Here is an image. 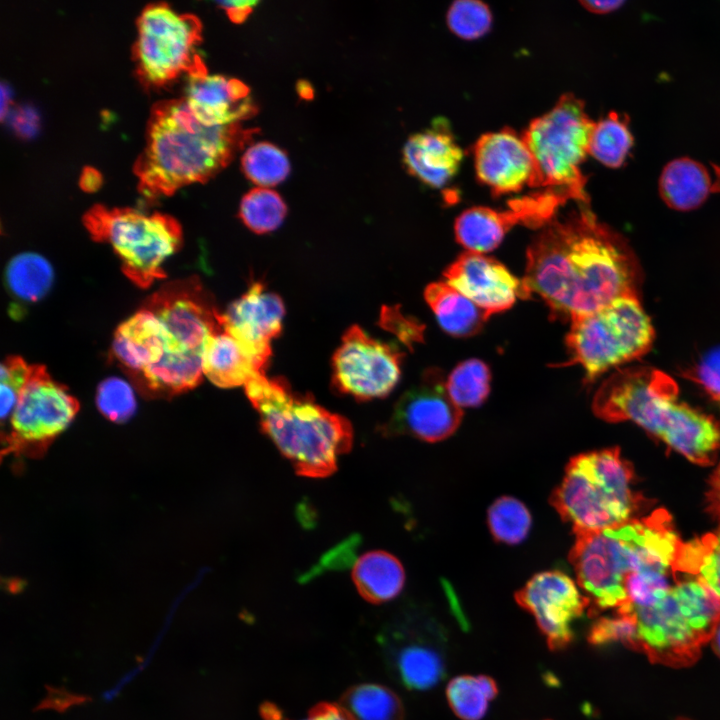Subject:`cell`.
<instances>
[{
  "mask_svg": "<svg viewBox=\"0 0 720 720\" xmlns=\"http://www.w3.org/2000/svg\"><path fill=\"white\" fill-rule=\"evenodd\" d=\"M526 257L525 297L538 295L554 317L571 320L616 298L638 296L640 268L632 249L588 205L544 225Z\"/></svg>",
  "mask_w": 720,
  "mask_h": 720,
  "instance_id": "obj_1",
  "label": "cell"
},
{
  "mask_svg": "<svg viewBox=\"0 0 720 720\" xmlns=\"http://www.w3.org/2000/svg\"><path fill=\"white\" fill-rule=\"evenodd\" d=\"M256 132L239 123L204 125L183 98L159 102L152 108L145 146L134 167L139 190L155 198L205 182L226 167Z\"/></svg>",
  "mask_w": 720,
  "mask_h": 720,
  "instance_id": "obj_2",
  "label": "cell"
},
{
  "mask_svg": "<svg viewBox=\"0 0 720 720\" xmlns=\"http://www.w3.org/2000/svg\"><path fill=\"white\" fill-rule=\"evenodd\" d=\"M574 534L569 561L580 587L599 609L625 607V585L632 577L674 576L682 541L664 509L616 528Z\"/></svg>",
  "mask_w": 720,
  "mask_h": 720,
  "instance_id": "obj_3",
  "label": "cell"
},
{
  "mask_svg": "<svg viewBox=\"0 0 720 720\" xmlns=\"http://www.w3.org/2000/svg\"><path fill=\"white\" fill-rule=\"evenodd\" d=\"M678 386L664 372L620 369L598 388L594 413L608 422L632 421L665 441L691 462H713L720 430L713 418L678 402Z\"/></svg>",
  "mask_w": 720,
  "mask_h": 720,
  "instance_id": "obj_4",
  "label": "cell"
},
{
  "mask_svg": "<svg viewBox=\"0 0 720 720\" xmlns=\"http://www.w3.org/2000/svg\"><path fill=\"white\" fill-rule=\"evenodd\" d=\"M244 388L263 432L297 474L322 478L335 472L338 458L352 445V427L345 417L316 404L310 395L294 392L283 378L260 373Z\"/></svg>",
  "mask_w": 720,
  "mask_h": 720,
  "instance_id": "obj_5",
  "label": "cell"
},
{
  "mask_svg": "<svg viewBox=\"0 0 720 720\" xmlns=\"http://www.w3.org/2000/svg\"><path fill=\"white\" fill-rule=\"evenodd\" d=\"M161 320V361L133 380L148 398H171L202 380L203 353L210 335L222 327V313L197 277L164 284L143 304Z\"/></svg>",
  "mask_w": 720,
  "mask_h": 720,
  "instance_id": "obj_6",
  "label": "cell"
},
{
  "mask_svg": "<svg viewBox=\"0 0 720 720\" xmlns=\"http://www.w3.org/2000/svg\"><path fill=\"white\" fill-rule=\"evenodd\" d=\"M632 470L618 448L570 459L551 505L573 532L616 528L633 520L640 497L632 489Z\"/></svg>",
  "mask_w": 720,
  "mask_h": 720,
  "instance_id": "obj_7",
  "label": "cell"
},
{
  "mask_svg": "<svg viewBox=\"0 0 720 720\" xmlns=\"http://www.w3.org/2000/svg\"><path fill=\"white\" fill-rule=\"evenodd\" d=\"M637 620L639 650L658 663L694 662L701 646L720 622V599L699 578L676 579L654 605L632 611Z\"/></svg>",
  "mask_w": 720,
  "mask_h": 720,
  "instance_id": "obj_8",
  "label": "cell"
},
{
  "mask_svg": "<svg viewBox=\"0 0 720 720\" xmlns=\"http://www.w3.org/2000/svg\"><path fill=\"white\" fill-rule=\"evenodd\" d=\"M593 125L584 102L570 93L532 120L522 134L535 166L530 187L563 191L578 204L589 206L580 166L589 154Z\"/></svg>",
  "mask_w": 720,
  "mask_h": 720,
  "instance_id": "obj_9",
  "label": "cell"
},
{
  "mask_svg": "<svg viewBox=\"0 0 720 720\" xmlns=\"http://www.w3.org/2000/svg\"><path fill=\"white\" fill-rule=\"evenodd\" d=\"M654 337V328L638 296H622L571 319L566 337L569 360L565 365H581L586 382H592L611 368L646 354Z\"/></svg>",
  "mask_w": 720,
  "mask_h": 720,
  "instance_id": "obj_10",
  "label": "cell"
},
{
  "mask_svg": "<svg viewBox=\"0 0 720 720\" xmlns=\"http://www.w3.org/2000/svg\"><path fill=\"white\" fill-rule=\"evenodd\" d=\"M83 224L94 241L112 246L123 273L140 288L166 277L163 264L182 243L180 224L162 213L95 205Z\"/></svg>",
  "mask_w": 720,
  "mask_h": 720,
  "instance_id": "obj_11",
  "label": "cell"
},
{
  "mask_svg": "<svg viewBox=\"0 0 720 720\" xmlns=\"http://www.w3.org/2000/svg\"><path fill=\"white\" fill-rule=\"evenodd\" d=\"M133 57L137 74L149 86L165 85L179 75L206 72L197 51L201 22L166 3L145 6L137 19Z\"/></svg>",
  "mask_w": 720,
  "mask_h": 720,
  "instance_id": "obj_12",
  "label": "cell"
},
{
  "mask_svg": "<svg viewBox=\"0 0 720 720\" xmlns=\"http://www.w3.org/2000/svg\"><path fill=\"white\" fill-rule=\"evenodd\" d=\"M78 411L79 402L67 388L52 379L46 367L33 364L9 418L2 455L41 456Z\"/></svg>",
  "mask_w": 720,
  "mask_h": 720,
  "instance_id": "obj_13",
  "label": "cell"
},
{
  "mask_svg": "<svg viewBox=\"0 0 720 720\" xmlns=\"http://www.w3.org/2000/svg\"><path fill=\"white\" fill-rule=\"evenodd\" d=\"M402 356L395 346L354 325L332 358V384L337 392L359 401L383 398L400 379Z\"/></svg>",
  "mask_w": 720,
  "mask_h": 720,
  "instance_id": "obj_14",
  "label": "cell"
},
{
  "mask_svg": "<svg viewBox=\"0 0 720 720\" xmlns=\"http://www.w3.org/2000/svg\"><path fill=\"white\" fill-rule=\"evenodd\" d=\"M569 199L572 198L566 192L545 189L512 199L504 210L471 207L463 211L455 221L456 240L468 251H491L515 225L542 228Z\"/></svg>",
  "mask_w": 720,
  "mask_h": 720,
  "instance_id": "obj_15",
  "label": "cell"
},
{
  "mask_svg": "<svg viewBox=\"0 0 720 720\" xmlns=\"http://www.w3.org/2000/svg\"><path fill=\"white\" fill-rule=\"evenodd\" d=\"M463 412L451 399L439 368H427L419 382L407 390L383 425L387 436L409 435L437 442L451 436L459 427Z\"/></svg>",
  "mask_w": 720,
  "mask_h": 720,
  "instance_id": "obj_16",
  "label": "cell"
},
{
  "mask_svg": "<svg viewBox=\"0 0 720 720\" xmlns=\"http://www.w3.org/2000/svg\"><path fill=\"white\" fill-rule=\"evenodd\" d=\"M444 640L433 623L413 620L393 625L380 639L390 671L410 690L432 688L443 678Z\"/></svg>",
  "mask_w": 720,
  "mask_h": 720,
  "instance_id": "obj_17",
  "label": "cell"
},
{
  "mask_svg": "<svg viewBox=\"0 0 720 720\" xmlns=\"http://www.w3.org/2000/svg\"><path fill=\"white\" fill-rule=\"evenodd\" d=\"M515 599L533 615L553 650L566 648L572 641V625L589 604L576 583L558 570L534 575L515 594Z\"/></svg>",
  "mask_w": 720,
  "mask_h": 720,
  "instance_id": "obj_18",
  "label": "cell"
},
{
  "mask_svg": "<svg viewBox=\"0 0 720 720\" xmlns=\"http://www.w3.org/2000/svg\"><path fill=\"white\" fill-rule=\"evenodd\" d=\"M446 283L483 309L488 316L526 298L522 279L483 253L465 251L443 272Z\"/></svg>",
  "mask_w": 720,
  "mask_h": 720,
  "instance_id": "obj_19",
  "label": "cell"
},
{
  "mask_svg": "<svg viewBox=\"0 0 720 720\" xmlns=\"http://www.w3.org/2000/svg\"><path fill=\"white\" fill-rule=\"evenodd\" d=\"M285 309L281 298L268 292L261 282L248 290L222 313V325L261 364L267 365L271 340L282 329Z\"/></svg>",
  "mask_w": 720,
  "mask_h": 720,
  "instance_id": "obj_20",
  "label": "cell"
},
{
  "mask_svg": "<svg viewBox=\"0 0 720 720\" xmlns=\"http://www.w3.org/2000/svg\"><path fill=\"white\" fill-rule=\"evenodd\" d=\"M474 158L477 178L496 196L517 192L533 181L532 154L513 129L481 135L474 145Z\"/></svg>",
  "mask_w": 720,
  "mask_h": 720,
  "instance_id": "obj_21",
  "label": "cell"
},
{
  "mask_svg": "<svg viewBox=\"0 0 720 720\" xmlns=\"http://www.w3.org/2000/svg\"><path fill=\"white\" fill-rule=\"evenodd\" d=\"M183 99L195 118L207 126L236 124L257 113L246 84L207 71L187 75Z\"/></svg>",
  "mask_w": 720,
  "mask_h": 720,
  "instance_id": "obj_22",
  "label": "cell"
},
{
  "mask_svg": "<svg viewBox=\"0 0 720 720\" xmlns=\"http://www.w3.org/2000/svg\"><path fill=\"white\" fill-rule=\"evenodd\" d=\"M462 158L463 151L444 119L434 120L430 128L409 137L403 148L408 171L434 188L453 178Z\"/></svg>",
  "mask_w": 720,
  "mask_h": 720,
  "instance_id": "obj_23",
  "label": "cell"
},
{
  "mask_svg": "<svg viewBox=\"0 0 720 720\" xmlns=\"http://www.w3.org/2000/svg\"><path fill=\"white\" fill-rule=\"evenodd\" d=\"M163 336L161 320L144 306L118 326L114 333L112 353L132 380L161 361L164 354Z\"/></svg>",
  "mask_w": 720,
  "mask_h": 720,
  "instance_id": "obj_24",
  "label": "cell"
},
{
  "mask_svg": "<svg viewBox=\"0 0 720 720\" xmlns=\"http://www.w3.org/2000/svg\"><path fill=\"white\" fill-rule=\"evenodd\" d=\"M658 190L671 209H696L710 194L720 193V166L711 164L708 167L690 157L676 158L663 168Z\"/></svg>",
  "mask_w": 720,
  "mask_h": 720,
  "instance_id": "obj_25",
  "label": "cell"
},
{
  "mask_svg": "<svg viewBox=\"0 0 720 720\" xmlns=\"http://www.w3.org/2000/svg\"><path fill=\"white\" fill-rule=\"evenodd\" d=\"M202 367L203 374L221 388L245 386L266 368L223 325L208 338Z\"/></svg>",
  "mask_w": 720,
  "mask_h": 720,
  "instance_id": "obj_26",
  "label": "cell"
},
{
  "mask_svg": "<svg viewBox=\"0 0 720 720\" xmlns=\"http://www.w3.org/2000/svg\"><path fill=\"white\" fill-rule=\"evenodd\" d=\"M424 297L441 328L455 337L478 333L488 314L446 282L430 283Z\"/></svg>",
  "mask_w": 720,
  "mask_h": 720,
  "instance_id": "obj_27",
  "label": "cell"
},
{
  "mask_svg": "<svg viewBox=\"0 0 720 720\" xmlns=\"http://www.w3.org/2000/svg\"><path fill=\"white\" fill-rule=\"evenodd\" d=\"M352 579L365 600L380 604L392 600L401 592L405 573L395 556L385 551H371L356 561Z\"/></svg>",
  "mask_w": 720,
  "mask_h": 720,
  "instance_id": "obj_28",
  "label": "cell"
},
{
  "mask_svg": "<svg viewBox=\"0 0 720 720\" xmlns=\"http://www.w3.org/2000/svg\"><path fill=\"white\" fill-rule=\"evenodd\" d=\"M673 573L675 578L682 573L699 578L720 599V527L712 533L682 542Z\"/></svg>",
  "mask_w": 720,
  "mask_h": 720,
  "instance_id": "obj_29",
  "label": "cell"
},
{
  "mask_svg": "<svg viewBox=\"0 0 720 720\" xmlns=\"http://www.w3.org/2000/svg\"><path fill=\"white\" fill-rule=\"evenodd\" d=\"M628 123V117L617 112L594 122L588 153L609 168L621 167L634 144Z\"/></svg>",
  "mask_w": 720,
  "mask_h": 720,
  "instance_id": "obj_30",
  "label": "cell"
},
{
  "mask_svg": "<svg viewBox=\"0 0 720 720\" xmlns=\"http://www.w3.org/2000/svg\"><path fill=\"white\" fill-rule=\"evenodd\" d=\"M341 706L355 720H403L401 700L383 685L362 683L347 689L341 697Z\"/></svg>",
  "mask_w": 720,
  "mask_h": 720,
  "instance_id": "obj_31",
  "label": "cell"
},
{
  "mask_svg": "<svg viewBox=\"0 0 720 720\" xmlns=\"http://www.w3.org/2000/svg\"><path fill=\"white\" fill-rule=\"evenodd\" d=\"M5 279L9 290L19 299L36 302L51 288L54 272L41 255L25 252L14 256L8 263Z\"/></svg>",
  "mask_w": 720,
  "mask_h": 720,
  "instance_id": "obj_32",
  "label": "cell"
},
{
  "mask_svg": "<svg viewBox=\"0 0 720 720\" xmlns=\"http://www.w3.org/2000/svg\"><path fill=\"white\" fill-rule=\"evenodd\" d=\"M448 703L462 720H480L497 694L493 679L484 675H463L452 679L446 690Z\"/></svg>",
  "mask_w": 720,
  "mask_h": 720,
  "instance_id": "obj_33",
  "label": "cell"
},
{
  "mask_svg": "<svg viewBox=\"0 0 720 720\" xmlns=\"http://www.w3.org/2000/svg\"><path fill=\"white\" fill-rule=\"evenodd\" d=\"M489 367L481 360L469 359L459 363L449 374L446 387L456 405L477 407L490 391Z\"/></svg>",
  "mask_w": 720,
  "mask_h": 720,
  "instance_id": "obj_34",
  "label": "cell"
},
{
  "mask_svg": "<svg viewBox=\"0 0 720 720\" xmlns=\"http://www.w3.org/2000/svg\"><path fill=\"white\" fill-rule=\"evenodd\" d=\"M287 213L281 196L267 188H254L241 200L239 215L253 232L264 234L278 228Z\"/></svg>",
  "mask_w": 720,
  "mask_h": 720,
  "instance_id": "obj_35",
  "label": "cell"
},
{
  "mask_svg": "<svg viewBox=\"0 0 720 720\" xmlns=\"http://www.w3.org/2000/svg\"><path fill=\"white\" fill-rule=\"evenodd\" d=\"M241 164L246 177L262 187L281 183L290 172L287 155L268 142L250 146L243 154Z\"/></svg>",
  "mask_w": 720,
  "mask_h": 720,
  "instance_id": "obj_36",
  "label": "cell"
},
{
  "mask_svg": "<svg viewBox=\"0 0 720 720\" xmlns=\"http://www.w3.org/2000/svg\"><path fill=\"white\" fill-rule=\"evenodd\" d=\"M531 515L516 498L503 496L488 509V526L494 539L505 544L522 542L531 527Z\"/></svg>",
  "mask_w": 720,
  "mask_h": 720,
  "instance_id": "obj_37",
  "label": "cell"
},
{
  "mask_svg": "<svg viewBox=\"0 0 720 720\" xmlns=\"http://www.w3.org/2000/svg\"><path fill=\"white\" fill-rule=\"evenodd\" d=\"M491 23L489 7L478 0L454 1L447 12L449 29L463 39L479 38L488 32Z\"/></svg>",
  "mask_w": 720,
  "mask_h": 720,
  "instance_id": "obj_38",
  "label": "cell"
},
{
  "mask_svg": "<svg viewBox=\"0 0 720 720\" xmlns=\"http://www.w3.org/2000/svg\"><path fill=\"white\" fill-rule=\"evenodd\" d=\"M96 405L110 421L124 423L136 411V398L129 383L118 377H108L97 387Z\"/></svg>",
  "mask_w": 720,
  "mask_h": 720,
  "instance_id": "obj_39",
  "label": "cell"
},
{
  "mask_svg": "<svg viewBox=\"0 0 720 720\" xmlns=\"http://www.w3.org/2000/svg\"><path fill=\"white\" fill-rule=\"evenodd\" d=\"M588 640L595 646L622 643L639 650L638 626L633 613H618L614 617H602L591 627Z\"/></svg>",
  "mask_w": 720,
  "mask_h": 720,
  "instance_id": "obj_40",
  "label": "cell"
},
{
  "mask_svg": "<svg viewBox=\"0 0 720 720\" xmlns=\"http://www.w3.org/2000/svg\"><path fill=\"white\" fill-rule=\"evenodd\" d=\"M32 365L16 355L6 357L1 364V418H10L20 392L27 383Z\"/></svg>",
  "mask_w": 720,
  "mask_h": 720,
  "instance_id": "obj_41",
  "label": "cell"
},
{
  "mask_svg": "<svg viewBox=\"0 0 720 720\" xmlns=\"http://www.w3.org/2000/svg\"><path fill=\"white\" fill-rule=\"evenodd\" d=\"M716 401H720V346L707 352L688 376Z\"/></svg>",
  "mask_w": 720,
  "mask_h": 720,
  "instance_id": "obj_42",
  "label": "cell"
},
{
  "mask_svg": "<svg viewBox=\"0 0 720 720\" xmlns=\"http://www.w3.org/2000/svg\"><path fill=\"white\" fill-rule=\"evenodd\" d=\"M6 116L11 127L22 137H31L38 129L39 117L32 107L19 106L10 109Z\"/></svg>",
  "mask_w": 720,
  "mask_h": 720,
  "instance_id": "obj_43",
  "label": "cell"
},
{
  "mask_svg": "<svg viewBox=\"0 0 720 720\" xmlns=\"http://www.w3.org/2000/svg\"><path fill=\"white\" fill-rule=\"evenodd\" d=\"M88 700L85 696L74 695L64 689L58 688H47V696L41 701L37 709H54L57 711H64L68 707L86 702Z\"/></svg>",
  "mask_w": 720,
  "mask_h": 720,
  "instance_id": "obj_44",
  "label": "cell"
},
{
  "mask_svg": "<svg viewBox=\"0 0 720 720\" xmlns=\"http://www.w3.org/2000/svg\"><path fill=\"white\" fill-rule=\"evenodd\" d=\"M304 720H355L341 705L319 703L312 707Z\"/></svg>",
  "mask_w": 720,
  "mask_h": 720,
  "instance_id": "obj_45",
  "label": "cell"
},
{
  "mask_svg": "<svg viewBox=\"0 0 720 720\" xmlns=\"http://www.w3.org/2000/svg\"><path fill=\"white\" fill-rule=\"evenodd\" d=\"M257 3V1L249 0H232L218 2V5L225 10L231 21L234 23H242L252 12Z\"/></svg>",
  "mask_w": 720,
  "mask_h": 720,
  "instance_id": "obj_46",
  "label": "cell"
},
{
  "mask_svg": "<svg viewBox=\"0 0 720 720\" xmlns=\"http://www.w3.org/2000/svg\"><path fill=\"white\" fill-rule=\"evenodd\" d=\"M707 501L710 511L720 518V464L711 477Z\"/></svg>",
  "mask_w": 720,
  "mask_h": 720,
  "instance_id": "obj_47",
  "label": "cell"
},
{
  "mask_svg": "<svg viewBox=\"0 0 720 720\" xmlns=\"http://www.w3.org/2000/svg\"><path fill=\"white\" fill-rule=\"evenodd\" d=\"M580 3L582 4V6L585 9H587L593 13H598V14L612 12V11L620 8L624 4V2L620 1V0H607V1L585 0V1H580Z\"/></svg>",
  "mask_w": 720,
  "mask_h": 720,
  "instance_id": "obj_48",
  "label": "cell"
},
{
  "mask_svg": "<svg viewBox=\"0 0 720 720\" xmlns=\"http://www.w3.org/2000/svg\"><path fill=\"white\" fill-rule=\"evenodd\" d=\"M101 183L102 177L96 169L91 167L83 169L80 176V187L83 190L93 192L100 187Z\"/></svg>",
  "mask_w": 720,
  "mask_h": 720,
  "instance_id": "obj_49",
  "label": "cell"
},
{
  "mask_svg": "<svg viewBox=\"0 0 720 720\" xmlns=\"http://www.w3.org/2000/svg\"><path fill=\"white\" fill-rule=\"evenodd\" d=\"M11 90L4 83L1 85V118L4 119L10 110Z\"/></svg>",
  "mask_w": 720,
  "mask_h": 720,
  "instance_id": "obj_50",
  "label": "cell"
},
{
  "mask_svg": "<svg viewBox=\"0 0 720 720\" xmlns=\"http://www.w3.org/2000/svg\"><path fill=\"white\" fill-rule=\"evenodd\" d=\"M711 640L713 642V648H714L715 652L720 657V622L718 623L717 627L715 628V631L713 633Z\"/></svg>",
  "mask_w": 720,
  "mask_h": 720,
  "instance_id": "obj_51",
  "label": "cell"
}]
</instances>
